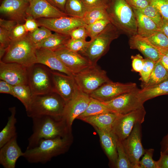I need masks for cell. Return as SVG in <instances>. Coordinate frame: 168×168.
Wrapping results in <instances>:
<instances>
[{"mask_svg": "<svg viewBox=\"0 0 168 168\" xmlns=\"http://www.w3.org/2000/svg\"><path fill=\"white\" fill-rule=\"evenodd\" d=\"M71 39L68 35L55 32L36 45V48H46L54 51L65 47Z\"/></svg>", "mask_w": 168, "mask_h": 168, "instance_id": "26", "label": "cell"}, {"mask_svg": "<svg viewBox=\"0 0 168 168\" xmlns=\"http://www.w3.org/2000/svg\"><path fill=\"white\" fill-rule=\"evenodd\" d=\"M66 103L60 96L54 91L33 95L26 109L27 115L31 118L43 115L62 117Z\"/></svg>", "mask_w": 168, "mask_h": 168, "instance_id": "3", "label": "cell"}, {"mask_svg": "<svg viewBox=\"0 0 168 168\" xmlns=\"http://www.w3.org/2000/svg\"><path fill=\"white\" fill-rule=\"evenodd\" d=\"M111 23L108 19H103L97 21L85 26L88 36L92 40L100 33L107 26Z\"/></svg>", "mask_w": 168, "mask_h": 168, "instance_id": "34", "label": "cell"}, {"mask_svg": "<svg viewBox=\"0 0 168 168\" xmlns=\"http://www.w3.org/2000/svg\"><path fill=\"white\" fill-rule=\"evenodd\" d=\"M136 9L152 20L159 28L162 22L163 17L155 7L150 4L144 8Z\"/></svg>", "mask_w": 168, "mask_h": 168, "instance_id": "38", "label": "cell"}, {"mask_svg": "<svg viewBox=\"0 0 168 168\" xmlns=\"http://www.w3.org/2000/svg\"><path fill=\"white\" fill-rule=\"evenodd\" d=\"M46 0L54 7L65 12V5L67 0Z\"/></svg>", "mask_w": 168, "mask_h": 168, "instance_id": "53", "label": "cell"}, {"mask_svg": "<svg viewBox=\"0 0 168 168\" xmlns=\"http://www.w3.org/2000/svg\"><path fill=\"white\" fill-rule=\"evenodd\" d=\"M73 77L79 89L89 95L105 83L111 81L106 72L97 64H93L75 74Z\"/></svg>", "mask_w": 168, "mask_h": 168, "instance_id": "7", "label": "cell"}, {"mask_svg": "<svg viewBox=\"0 0 168 168\" xmlns=\"http://www.w3.org/2000/svg\"><path fill=\"white\" fill-rule=\"evenodd\" d=\"M24 24L17 23L10 32V38L11 41L21 39L27 35Z\"/></svg>", "mask_w": 168, "mask_h": 168, "instance_id": "42", "label": "cell"}, {"mask_svg": "<svg viewBox=\"0 0 168 168\" xmlns=\"http://www.w3.org/2000/svg\"><path fill=\"white\" fill-rule=\"evenodd\" d=\"M159 29L168 37V20L163 17L162 22Z\"/></svg>", "mask_w": 168, "mask_h": 168, "instance_id": "55", "label": "cell"}, {"mask_svg": "<svg viewBox=\"0 0 168 168\" xmlns=\"http://www.w3.org/2000/svg\"><path fill=\"white\" fill-rule=\"evenodd\" d=\"M7 48H5L4 47L0 45V60L5 54Z\"/></svg>", "mask_w": 168, "mask_h": 168, "instance_id": "57", "label": "cell"}, {"mask_svg": "<svg viewBox=\"0 0 168 168\" xmlns=\"http://www.w3.org/2000/svg\"><path fill=\"white\" fill-rule=\"evenodd\" d=\"M118 114L108 112L82 118L80 120L91 125L94 128L103 131L112 130L113 124Z\"/></svg>", "mask_w": 168, "mask_h": 168, "instance_id": "25", "label": "cell"}, {"mask_svg": "<svg viewBox=\"0 0 168 168\" xmlns=\"http://www.w3.org/2000/svg\"><path fill=\"white\" fill-rule=\"evenodd\" d=\"M36 20L40 26H44L55 32L68 35L73 29L87 25L82 18L69 16Z\"/></svg>", "mask_w": 168, "mask_h": 168, "instance_id": "13", "label": "cell"}, {"mask_svg": "<svg viewBox=\"0 0 168 168\" xmlns=\"http://www.w3.org/2000/svg\"><path fill=\"white\" fill-rule=\"evenodd\" d=\"M119 31L111 23L92 40L86 49L82 54L93 64L97 61L109 50L111 42L119 36Z\"/></svg>", "mask_w": 168, "mask_h": 168, "instance_id": "6", "label": "cell"}, {"mask_svg": "<svg viewBox=\"0 0 168 168\" xmlns=\"http://www.w3.org/2000/svg\"><path fill=\"white\" fill-rule=\"evenodd\" d=\"M0 93L9 94L14 97L13 86L3 80H0Z\"/></svg>", "mask_w": 168, "mask_h": 168, "instance_id": "50", "label": "cell"}, {"mask_svg": "<svg viewBox=\"0 0 168 168\" xmlns=\"http://www.w3.org/2000/svg\"><path fill=\"white\" fill-rule=\"evenodd\" d=\"M108 112H110L101 101L91 97L86 109L77 119H80L84 117Z\"/></svg>", "mask_w": 168, "mask_h": 168, "instance_id": "32", "label": "cell"}, {"mask_svg": "<svg viewBox=\"0 0 168 168\" xmlns=\"http://www.w3.org/2000/svg\"><path fill=\"white\" fill-rule=\"evenodd\" d=\"M87 10L82 0H67L65 12L69 16L82 18Z\"/></svg>", "mask_w": 168, "mask_h": 168, "instance_id": "31", "label": "cell"}, {"mask_svg": "<svg viewBox=\"0 0 168 168\" xmlns=\"http://www.w3.org/2000/svg\"><path fill=\"white\" fill-rule=\"evenodd\" d=\"M32 119L33 133L28 139L26 149L36 146L43 139L64 137L72 134V127L63 117L43 115Z\"/></svg>", "mask_w": 168, "mask_h": 168, "instance_id": "1", "label": "cell"}, {"mask_svg": "<svg viewBox=\"0 0 168 168\" xmlns=\"http://www.w3.org/2000/svg\"><path fill=\"white\" fill-rule=\"evenodd\" d=\"M159 59L161 64L168 72V57L166 55L160 53Z\"/></svg>", "mask_w": 168, "mask_h": 168, "instance_id": "56", "label": "cell"}, {"mask_svg": "<svg viewBox=\"0 0 168 168\" xmlns=\"http://www.w3.org/2000/svg\"><path fill=\"white\" fill-rule=\"evenodd\" d=\"M24 25L28 33L34 31L40 26L36 20L30 16H27L26 17Z\"/></svg>", "mask_w": 168, "mask_h": 168, "instance_id": "46", "label": "cell"}, {"mask_svg": "<svg viewBox=\"0 0 168 168\" xmlns=\"http://www.w3.org/2000/svg\"><path fill=\"white\" fill-rule=\"evenodd\" d=\"M30 3L33 0H27Z\"/></svg>", "mask_w": 168, "mask_h": 168, "instance_id": "59", "label": "cell"}, {"mask_svg": "<svg viewBox=\"0 0 168 168\" xmlns=\"http://www.w3.org/2000/svg\"><path fill=\"white\" fill-rule=\"evenodd\" d=\"M54 91L67 102L74 94L77 88L73 76L51 70Z\"/></svg>", "mask_w": 168, "mask_h": 168, "instance_id": "17", "label": "cell"}, {"mask_svg": "<svg viewBox=\"0 0 168 168\" xmlns=\"http://www.w3.org/2000/svg\"><path fill=\"white\" fill-rule=\"evenodd\" d=\"M0 79L13 86L28 84V68L18 63L1 60Z\"/></svg>", "mask_w": 168, "mask_h": 168, "instance_id": "16", "label": "cell"}, {"mask_svg": "<svg viewBox=\"0 0 168 168\" xmlns=\"http://www.w3.org/2000/svg\"><path fill=\"white\" fill-rule=\"evenodd\" d=\"M137 88V84L134 83H124L111 81L102 85L90 95L101 101H106Z\"/></svg>", "mask_w": 168, "mask_h": 168, "instance_id": "14", "label": "cell"}, {"mask_svg": "<svg viewBox=\"0 0 168 168\" xmlns=\"http://www.w3.org/2000/svg\"><path fill=\"white\" fill-rule=\"evenodd\" d=\"M132 7L138 9L144 8L150 4L148 0H125Z\"/></svg>", "mask_w": 168, "mask_h": 168, "instance_id": "49", "label": "cell"}, {"mask_svg": "<svg viewBox=\"0 0 168 168\" xmlns=\"http://www.w3.org/2000/svg\"><path fill=\"white\" fill-rule=\"evenodd\" d=\"M168 79V72L159 59L156 62L148 82L142 84V88L156 85Z\"/></svg>", "mask_w": 168, "mask_h": 168, "instance_id": "29", "label": "cell"}, {"mask_svg": "<svg viewBox=\"0 0 168 168\" xmlns=\"http://www.w3.org/2000/svg\"><path fill=\"white\" fill-rule=\"evenodd\" d=\"M156 62L147 58L144 59L143 66L139 72L140 76L139 80L142 82V84L148 82Z\"/></svg>", "mask_w": 168, "mask_h": 168, "instance_id": "40", "label": "cell"}, {"mask_svg": "<svg viewBox=\"0 0 168 168\" xmlns=\"http://www.w3.org/2000/svg\"><path fill=\"white\" fill-rule=\"evenodd\" d=\"M147 38L151 43L158 49L168 47V37L160 30Z\"/></svg>", "mask_w": 168, "mask_h": 168, "instance_id": "36", "label": "cell"}, {"mask_svg": "<svg viewBox=\"0 0 168 168\" xmlns=\"http://www.w3.org/2000/svg\"><path fill=\"white\" fill-rule=\"evenodd\" d=\"M107 11L111 23L119 31L131 36L137 34L133 11L125 0H110Z\"/></svg>", "mask_w": 168, "mask_h": 168, "instance_id": "4", "label": "cell"}, {"mask_svg": "<svg viewBox=\"0 0 168 168\" xmlns=\"http://www.w3.org/2000/svg\"><path fill=\"white\" fill-rule=\"evenodd\" d=\"M132 8L137 21V34L143 37H147L160 30L159 27L151 19L137 9Z\"/></svg>", "mask_w": 168, "mask_h": 168, "instance_id": "24", "label": "cell"}, {"mask_svg": "<svg viewBox=\"0 0 168 168\" xmlns=\"http://www.w3.org/2000/svg\"></svg>", "mask_w": 168, "mask_h": 168, "instance_id": "60", "label": "cell"}, {"mask_svg": "<svg viewBox=\"0 0 168 168\" xmlns=\"http://www.w3.org/2000/svg\"><path fill=\"white\" fill-rule=\"evenodd\" d=\"M18 23H19L13 20H6L1 18L0 19V27L6 29L9 32Z\"/></svg>", "mask_w": 168, "mask_h": 168, "instance_id": "51", "label": "cell"}, {"mask_svg": "<svg viewBox=\"0 0 168 168\" xmlns=\"http://www.w3.org/2000/svg\"><path fill=\"white\" fill-rule=\"evenodd\" d=\"M129 43L131 49L138 50L146 58L155 61L159 59L160 52L159 49L152 45L147 37L137 34L131 36Z\"/></svg>", "mask_w": 168, "mask_h": 168, "instance_id": "23", "label": "cell"}, {"mask_svg": "<svg viewBox=\"0 0 168 168\" xmlns=\"http://www.w3.org/2000/svg\"><path fill=\"white\" fill-rule=\"evenodd\" d=\"M30 2L27 0H3L0 7L1 14L19 23L25 21Z\"/></svg>", "mask_w": 168, "mask_h": 168, "instance_id": "19", "label": "cell"}, {"mask_svg": "<svg viewBox=\"0 0 168 168\" xmlns=\"http://www.w3.org/2000/svg\"><path fill=\"white\" fill-rule=\"evenodd\" d=\"M11 42L10 32L6 29L0 27V45L7 48Z\"/></svg>", "mask_w": 168, "mask_h": 168, "instance_id": "48", "label": "cell"}, {"mask_svg": "<svg viewBox=\"0 0 168 168\" xmlns=\"http://www.w3.org/2000/svg\"><path fill=\"white\" fill-rule=\"evenodd\" d=\"M28 84L33 95L54 91L51 70L41 64H34L28 68Z\"/></svg>", "mask_w": 168, "mask_h": 168, "instance_id": "8", "label": "cell"}, {"mask_svg": "<svg viewBox=\"0 0 168 168\" xmlns=\"http://www.w3.org/2000/svg\"><path fill=\"white\" fill-rule=\"evenodd\" d=\"M99 137L102 147L112 167L116 168L118 155L117 144L118 138L112 130L103 131L95 128Z\"/></svg>", "mask_w": 168, "mask_h": 168, "instance_id": "22", "label": "cell"}, {"mask_svg": "<svg viewBox=\"0 0 168 168\" xmlns=\"http://www.w3.org/2000/svg\"><path fill=\"white\" fill-rule=\"evenodd\" d=\"M161 152L168 154V134L166 135L161 142Z\"/></svg>", "mask_w": 168, "mask_h": 168, "instance_id": "54", "label": "cell"}, {"mask_svg": "<svg viewBox=\"0 0 168 168\" xmlns=\"http://www.w3.org/2000/svg\"><path fill=\"white\" fill-rule=\"evenodd\" d=\"M146 114L144 107L126 114H118L112 127L117 138L121 141L126 138L136 124L144 121Z\"/></svg>", "mask_w": 168, "mask_h": 168, "instance_id": "9", "label": "cell"}, {"mask_svg": "<svg viewBox=\"0 0 168 168\" xmlns=\"http://www.w3.org/2000/svg\"><path fill=\"white\" fill-rule=\"evenodd\" d=\"M117 149L118 157L116 168H133L124 150L121 141L118 139Z\"/></svg>", "mask_w": 168, "mask_h": 168, "instance_id": "35", "label": "cell"}, {"mask_svg": "<svg viewBox=\"0 0 168 168\" xmlns=\"http://www.w3.org/2000/svg\"><path fill=\"white\" fill-rule=\"evenodd\" d=\"M27 34L21 39L11 41L1 60L18 63L27 68L36 63V45Z\"/></svg>", "mask_w": 168, "mask_h": 168, "instance_id": "5", "label": "cell"}, {"mask_svg": "<svg viewBox=\"0 0 168 168\" xmlns=\"http://www.w3.org/2000/svg\"><path fill=\"white\" fill-rule=\"evenodd\" d=\"M154 149L152 148L145 150L144 156L139 161L140 168H158L157 161L153 159Z\"/></svg>", "mask_w": 168, "mask_h": 168, "instance_id": "41", "label": "cell"}, {"mask_svg": "<svg viewBox=\"0 0 168 168\" xmlns=\"http://www.w3.org/2000/svg\"><path fill=\"white\" fill-rule=\"evenodd\" d=\"M139 89L121 95L109 101L102 102L110 112L125 114L144 107L138 95Z\"/></svg>", "mask_w": 168, "mask_h": 168, "instance_id": "10", "label": "cell"}, {"mask_svg": "<svg viewBox=\"0 0 168 168\" xmlns=\"http://www.w3.org/2000/svg\"><path fill=\"white\" fill-rule=\"evenodd\" d=\"M138 95L144 103L156 96L168 94V79L155 86L139 89Z\"/></svg>", "mask_w": 168, "mask_h": 168, "instance_id": "28", "label": "cell"}, {"mask_svg": "<svg viewBox=\"0 0 168 168\" xmlns=\"http://www.w3.org/2000/svg\"><path fill=\"white\" fill-rule=\"evenodd\" d=\"M16 136L0 148V164L5 168H15L18 159L23 156V152Z\"/></svg>", "mask_w": 168, "mask_h": 168, "instance_id": "21", "label": "cell"}, {"mask_svg": "<svg viewBox=\"0 0 168 168\" xmlns=\"http://www.w3.org/2000/svg\"><path fill=\"white\" fill-rule=\"evenodd\" d=\"M142 124H135L129 135L121 142L133 168H140L139 162L145 150L142 142Z\"/></svg>", "mask_w": 168, "mask_h": 168, "instance_id": "11", "label": "cell"}, {"mask_svg": "<svg viewBox=\"0 0 168 168\" xmlns=\"http://www.w3.org/2000/svg\"><path fill=\"white\" fill-rule=\"evenodd\" d=\"M85 26H79L72 30L69 34L71 38L86 40L88 35Z\"/></svg>", "mask_w": 168, "mask_h": 168, "instance_id": "44", "label": "cell"}, {"mask_svg": "<svg viewBox=\"0 0 168 168\" xmlns=\"http://www.w3.org/2000/svg\"><path fill=\"white\" fill-rule=\"evenodd\" d=\"M91 99L90 95L77 87L72 98L66 103L62 117L70 127L73 121L86 109Z\"/></svg>", "mask_w": 168, "mask_h": 168, "instance_id": "12", "label": "cell"}, {"mask_svg": "<svg viewBox=\"0 0 168 168\" xmlns=\"http://www.w3.org/2000/svg\"><path fill=\"white\" fill-rule=\"evenodd\" d=\"M11 114L8 117L7 123L0 132V148L13 138L17 135L15 124L17 122L15 117L16 108H9Z\"/></svg>", "mask_w": 168, "mask_h": 168, "instance_id": "27", "label": "cell"}, {"mask_svg": "<svg viewBox=\"0 0 168 168\" xmlns=\"http://www.w3.org/2000/svg\"><path fill=\"white\" fill-rule=\"evenodd\" d=\"M73 140L72 134L64 137L43 139L36 146L26 149L23 157L30 163H45L54 157L67 152Z\"/></svg>", "mask_w": 168, "mask_h": 168, "instance_id": "2", "label": "cell"}, {"mask_svg": "<svg viewBox=\"0 0 168 168\" xmlns=\"http://www.w3.org/2000/svg\"><path fill=\"white\" fill-rule=\"evenodd\" d=\"M131 59L133 70L136 72H140L143 65L144 59L139 54L132 56Z\"/></svg>", "mask_w": 168, "mask_h": 168, "instance_id": "47", "label": "cell"}, {"mask_svg": "<svg viewBox=\"0 0 168 168\" xmlns=\"http://www.w3.org/2000/svg\"><path fill=\"white\" fill-rule=\"evenodd\" d=\"M87 9L104 7L108 8L110 0H82Z\"/></svg>", "mask_w": 168, "mask_h": 168, "instance_id": "45", "label": "cell"}, {"mask_svg": "<svg viewBox=\"0 0 168 168\" xmlns=\"http://www.w3.org/2000/svg\"><path fill=\"white\" fill-rule=\"evenodd\" d=\"M160 53L164 54L168 57V47L158 49Z\"/></svg>", "mask_w": 168, "mask_h": 168, "instance_id": "58", "label": "cell"}, {"mask_svg": "<svg viewBox=\"0 0 168 168\" xmlns=\"http://www.w3.org/2000/svg\"><path fill=\"white\" fill-rule=\"evenodd\" d=\"M52 34L51 30L47 27L41 26L28 35L35 45L41 42Z\"/></svg>", "mask_w": 168, "mask_h": 168, "instance_id": "37", "label": "cell"}, {"mask_svg": "<svg viewBox=\"0 0 168 168\" xmlns=\"http://www.w3.org/2000/svg\"><path fill=\"white\" fill-rule=\"evenodd\" d=\"M36 63L44 65L52 70L73 76L54 51L46 48H36Z\"/></svg>", "mask_w": 168, "mask_h": 168, "instance_id": "20", "label": "cell"}, {"mask_svg": "<svg viewBox=\"0 0 168 168\" xmlns=\"http://www.w3.org/2000/svg\"><path fill=\"white\" fill-rule=\"evenodd\" d=\"M159 159L156 161L158 168H168V154L161 152Z\"/></svg>", "mask_w": 168, "mask_h": 168, "instance_id": "52", "label": "cell"}, {"mask_svg": "<svg viewBox=\"0 0 168 168\" xmlns=\"http://www.w3.org/2000/svg\"><path fill=\"white\" fill-rule=\"evenodd\" d=\"M26 13L27 16H31L36 19L68 16L46 0H33L30 3Z\"/></svg>", "mask_w": 168, "mask_h": 168, "instance_id": "18", "label": "cell"}, {"mask_svg": "<svg viewBox=\"0 0 168 168\" xmlns=\"http://www.w3.org/2000/svg\"><path fill=\"white\" fill-rule=\"evenodd\" d=\"M15 97L22 103L26 109L32 100L33 95L28 84L19 85L13 86Z\"/></svg>", "mask_w": 168, "mask_h": 168, "instance_id": "33", "label": "cell"}, {"mask_svg": "<svg viewBox=\"0 0 168 168\" xmlns=\"http://www.w3.org/2000/svg\"><path fill=\"white\" fill-rule=\"evenodd\" d=\"M54 51L73 76L93 64L80 53L71 50L65 46Z\"/></svg>", "mask_w": 168, "mask_h": 168, "instance_id": "15", "label": "cell"}, {"mask_svg": "<svg viewBox=\"0 0 168 168\" xmlns=\"http://www.w3.org/2000/svg\"><path fill=\"white\" fill-rule=\"evenodd\" d=\"M90 42L86 40L70 39L65 47L72 51L81 54L87 48Z\"/></svg>", "mask_w": 168, "mask_h": 168, "instance_id": "39", "label": "cell"}, {"mask_svg": "<svg viewBox=\"0 0 168 168\" xmlns=\"http://www.w3.org/2000/svg\"><path fill=\"white\" fill-rule=\"evenodd\" d=\"M107 8L100 7L87 9L82 19L87 25L101 19L110 20Z\"/></svg>", "mask_w": 168, "mask_h": 168, "instance_id": "30", "label": "cell"}, {"mask_svg": "<svg viewBox=\"0 0 168 168\" xmlns=\"http://www.w3.org/2000/svg\"><path fill=\"white\" fill-rule=\"evenodd\" d=\"M150 4L155 7L162 16L168 20V0H148Z\"/></svg>", "mask_w": 168, "mask_h": 168, "instance_id": "43", "label": "cell"}]
</instances>
